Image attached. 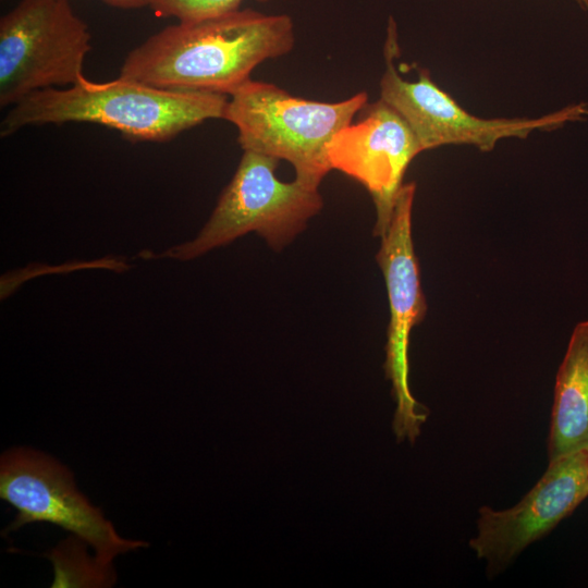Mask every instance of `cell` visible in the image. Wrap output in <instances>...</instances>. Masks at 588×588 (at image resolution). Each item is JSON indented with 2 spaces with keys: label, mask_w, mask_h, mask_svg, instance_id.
I'll list each match as a JSON object with an SVG mask.
<instances>
[{
  "label": "cell",
  "mask_w": 588,
  "mask_h": 588,
  "mask_svg": "<svg viewBox=\"0 0 588 588\" xmlns=\"http://www.w3.org/2000/svg\"><path fill=\"white\" fill-rule=\"evenodd\" d=\"M294 45L290 15L238 9L160 29L127 53L120 76L168 90L230 96L259 64L290 53Z\"/></svg>",
  "instance_id": "6da1fadb"
},
{
  "label": "cell",
  "mask_w": 588,
  "mask_h": 588,
  "mask_svg": "<svg viewBox=\"0 0 588 588\" xmlns=\"http://www.w3.org/2000/svg\"><path fill=\"white\" fill-rule=\"evenodd\" d=\"M229 96L168 90L119 76L34 91L11 107L0 124L1 137L26 126L96 123L132 140L168 142L211 119H223Z\"/></svg>",
  "instance_id": "7a4b0ae2"
},
{
  "label": "cell",
  "mask_w": 588,
  "mask_h": 588,
  "mask_svg": "<svg viewBox=\"0 0 588 588\" xmlns=\"http://www.w3.org/2000/svg\"><path fill=\"white\" fill-rule=\"evenodd\" d=\"M368 103L366 91L335 102L290 95L279 86L249 79L229 96L223 120L237 130L243 150L285 160L295 179L319 187L332 170L328 145Z\"/></svg>",
  "instance_id": "3957f363"
},
{
  "label": "cell",
  "mask_w": 588,
  "mask_h": 588,
  "mask_svg": "<svg viewBox=\"0 0 588 588\" xmlns=\"http://www.w3.org/2000/svg\"><path fill=\"white\" fill-rule=\"evenodd\" d=\"M279 161L243 150L232 180L199 234L158 257L191 260L249 232L262 236L274 250L291 243L322 209L323 200L319 187L298 179L280 181L275 175Z\"/></svg>",
  "instance_id": "277c9868"
},
{
  "label": "cell",
  "mask_w": 588,
  "mask_h": 588,
  "mask_svg": "<svg viewBox=\"0 0 588 588\" xmlns=\"http://www.w3.org/2000/svg\"><path fill=\"white\" fill-rule=\"evenodd\" d=\"M397 53V27L390 16L380 99L406 121L424 151L446 145H469L488 152L502 139L526 138L534 132L556 130L588 117V102H577L538 118H480L441 89L427 69L419 68L415 81L404 78L394 65Z\"/></svg>",
  "instance_id": "5b68a950"
},
{
  "label": "cell",
  "mask_w": 588,
  "mask_h": 588,
  "mask_svg": "<svg viewBox=\"0 0 588 588\" xmlns=\"http://www.w3.org/2000/svg\"><path fill=\"white\" fill-rule=\"evenodd\" d=\"M90 39L69 0H21L0 20L1 107L85 77Z\"/></svg>",
  "instance_id": "8992f818"
},
{
  "label": "cell",
  "mask_w": 588,
  "mask_h": 588,
  "mask_svg": "<svg viewBox=\"0 0 588 588\" xmlns=\"http://www.w3.org/2000/svg\"><path fill=\"white\" fill-rule=\"evenodd\" d=\"M0 498L17 510L5 532L26 524L49 523L59 526L95 549L96 558L112 560L148 544L122 538L113 525L82 494L71 471L41 452L15 448L0 461Z\"/></svg>",
  "instance_id": "52a82bcc"
},
{
  "label": "cell",
  "mask_w": 588,
  "mask_h": 588,
  "mask_svg": "<svg viewBox=\"0 0 588 588\" xmlns=\"http://www.w3.org/2000/svg\"><path fill=\"white\" fill-rule=\"evenodd\" d=\"M415 192L414 182L402 185L389 225L380 236L381 245L377 254L390 305L384 369L396 402L392 428L399 442L407 439L411 443L419 436L420 426L428 416L427 409L412 395L408 384L409 334L427 310L412 240Z\"/></svg>",
  "instance_id": "ba28073f"
},
{
  "label": "cell",
  "mask_w": 588,
  "mask_h": 588,
  "mask_svg": "<svg viewBox=\"0 0 588 588\" xmlns=\"http://www.w3.org/2000/svg\"><path fill=\"white\" fill-rule=\"evenodd\" d=\"M588 451L549 462L534 488L513 507L479 510L469 546L487 563L488 576L504 571L529 544L548 535L585 500Z\"/></svg>",
  "instance_id": "9c48e42d"
},
{
  "label": "cell",
  "mask_w": 588,
  "mask_h": 588,
  "mask_svg": "<svg viewBox=\"0 0 588 588\" xmlns=\"http://www.w3.org/2000/svg\"><path fill=\"white\" fill-rule=\"evenodd\" d=\"M421 145L406 121L380 98L363 115L340 130L328 145V160L359 182L377 212L373 233L381 236L392 217L404 174Z\"/></svg>",
  "instance_id": "30bf717a"
},
{
  "label": "cell",
  "mask_w": 588,
  "mask_h": 588,
  "mask_svg": "<svg viewBox=\"0 0 588 588\" xmlns=\"http://www.w3.org/2000/svg\"><path fill=\"white\" fill-rule=\"evenodd\" d=\"M581 451H588V320L574 328L556 373L548 458Z\"/></svg>",
  "instance_id": "8fae6325"
},
{
  "label": "cell",
  "mask_w": 588,
  "mask_h": 588,
  "mask_svg": "<svg viewBox=\"0 0 588 588\" xmlns=\"http://www.w3.org/2000/svg\"><path fill=\"white\" fill-rule=\"evenodd\" d=\"M86 544L75 536L46 554L54 568L51 587H110L114 584L112 564L88 556Z\"/></svg>",
  "instance_id": "7c38bea8"
},
{
  "label": "cell",
  "mask_w": 588,
  "mask_h": 588,
  "mask_svg": "<svg viewBox=\"0 0 588 588\" xmlns=\"http://www.w3.org/2000/svg\"><path fill=\"white\" fill-rule=\"evenodd\" d=\"M158 16L192 22L241 9L245 0H144ZM260 2L269 0H257Z\"/></svg>",
  "instance_id": "4fadbf2b"
},
{
  "label": "cell",
  "mask_w": 588,
  "mask_h": 588,
  "mask_svg": "<svg viewBox=\"0 0 588 588\" xmlns=\"http://www.w3.org/2000/svg\"><path fill=\"white\" fill-rule=\"evenodd\" d=\"M107 5L118 8V9H124V10H131V9H138L142 7H146V3L144 0H101Z\"/></svg>",
  "instance_id": "5bb4252c"
},
{
  "label": "cell",
  "mask_w": 588,
  "mask_h": 588,
  "mask_svg": "<svg viewBox=\"0 0 588 588\" xmlns=\"http://www.w3.org/2000/svg\"><path fill=\"white\" fill-rule=\"evenodd\" d=\"M577 4H579L585 11H587L586 2L585 0H574Z\"/></svg>",
  "instance_id": "9a60e30c"
},
{
  "label": "cell",
  "mask_w": 588,
  "mask_h": 588,
  "mask_svg": "<svg viewBox=\"0 0 588 588\" xmlns=\"http://www.w3.org/2000/svg\"><path fill=\"white\" fill-rule=\"evenodd\" d=\"M585 499L588 497V480L584 492Z\"/></svg>",
  "instance_id": "2e32d148"
},
{
  "label": "cell",
  "mask_w": 588,
  "mask_h": 588,
  "mask_svg": "<svg viewBox=\"0 0 588 588\" xmlns=\"http://www.w3.org/2000/svg\"><path fill=\"white\" fill-rule=\"evenodd\" d=\"M585 2H586L587 11H588V0H585Z\"/></svg>",
  "instance_id": "e0dca14e"
}]
</instances>
